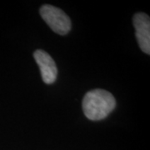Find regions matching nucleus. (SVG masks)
I'll list each match as a JSON object with an SVG mask.
<instances>
[{
	"label": "nucleus",
	"mask_w": 150,
	"mask_h": 150,
	"mask_svg": "<svg viewBox=\"0 0 150 150\" xmlns=\"http://www.w3.org/2000/svg\"><path fill=\"white\" fill-rule=\"evenodd\" d=\"M116 101L109 92L93 89L88 92L83 99V110L85 116L93 121L101 120L114 109Z\"/></svg>",
	"instance_id": "obj_1"
},
{
	"label": "nucleus",
	"mask_w": 150,
	"mask_h": 150,
	"mask_svg": "<svg viewBox=\"0 0 150 150\" xmlns=\"http://www.w3.org/2000/svg\"><path fill=\"white\" fill-rule=\"evenodd\" d=\"M40 14L54 32L65 35L71 29V20L60 8L49 4H45L40 8Z\"/></svg>",
	"instance_id": "obj_2"
},
{
	"label": "nucleus",
	"mask_w": 150,
	"mask_h": 150,
	"mask_svg": "<svg viewBox=\"0 0 150 150\" xmlns=\"http://www.w3.org/2000/svg\"><path fill=\"white\" fill-rule=\"evenodd\" d=\"M137 41L141 50L150 54V18L149 15L139 13L133 18Z\"/></svg>",
	"instance_id": "obj_3"
},
{
	"label": "nucleus",
	"mask_w": 150,
	"mask_h": 150,
	"mask_svg": "<svg viewBox=\"0 0 150 150\" xmlns=\"http://www.w3.org/2000/svg\"><path fill=\"white\" fill-rule=\"evenodd\" d=\"M34 59L38 65L42 79L47 84L54 83L58 75V69L54 60L45 51L38 49L33 54Z\"/></svg>",
	"instance_id": "obj_4"
}]
</instances>
